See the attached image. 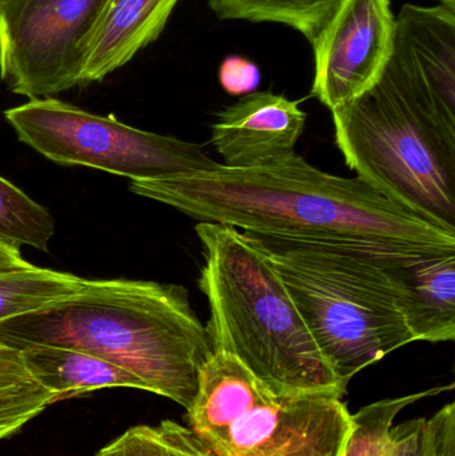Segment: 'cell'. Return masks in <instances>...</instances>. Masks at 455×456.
Wrapping results in <instances>:
<instances>
[{
	"label": "cell",
	"mask_w": 455,
	"mask_h": 456,
	"mask_svg": "<svg viewBox=\"0 0 455 456\" xmlns=\"http://www.w3.org/2000/svg\"><path fill=\"white\" fill-rule=\"evenodd\" d=\"M35 382L55 395L56 403L103 388L147 391L139 378L104 359L72 348L34 346L20 351Z\"/></svg>",
	"instance_id": "14"
},
{
	"label": "cell",
	"mask_w": 455,
	"mask_h": 456,
	"mask_svg": "<svg viewBox=\"0 0 455 456\" xmlns=\"http://www.w3.org/2000/svg\"><path fill=\"white\" fill-rule=\"evenodd\" d=\"M331 114L350 170L401 208L455 232V131L427 114L387 67L373 88Z\"/></svg>",
	"instance_id": "5"
},
{
	"label": "cell",
	"mask_w": 455,
	"mask_h": 456,
	"mask_svg": "<svg viewBox=\"0 0 455 456\" xmlns=\"http://www.w3.org/2000/svg\"><path fill=\"white\" fill-rule=\"evenodd\" d=\"M219 83L227 94L245 96L256 93L261 83V71L254 61L240 55H229L222 61Z\"/></svg>",
	"instance_id": "22"
},
{
	"label": "cell",
	"mask_w": 455,
	"mask_h": 456,
	"mask_svg": "<svg viewBox=\"0 0 455 456\" xmlns=\"http://www.w3.org/2000/svg\"><path fill=\"white\" fill-rule=\"evenodd\" d=\"M27 146L53 162L98 168L131 181H159L219 168L199 144L147 133L55 98L31 99L4 112Z\"/></svg>",
	"instance_id": "7"
},
{
	"label": "cell",
	"mask_w": 455,
	"mask_h": 456,
	"mask_svg": "<svg viewBox=\"0 0 455 456\" xmlns=\"http://www.w3.org/2000/svg\"><path fill=\"white\" fill-rule=\"evenodd\" d=\"M186 414L215 456H344L352 428L342 396L272 393L224 353L206 362Z\"/></svg>",
	"instance_id": "6"
},
{
	"label": "cell",
	"mask_w": 455,
	"mask_h": 456,
	"mask_svg": "<svg viewBox=\"0 0 455 456\" xmlns=\"http://www.w3.org/2000/svg\"><path fill=\"white\" fill-rule=\"evenodd\" d=\"M109 0H0V79L50 98L80 86Z\"/></svg>",
	"instance_id": "8"
},
{
	"label": "cell",
	"mask_w": 455,
	"mask_h": 456,
	"mask_svg": "<svg viewBox=\"0 0 455 456\" xmlns=\"http://www.w3.org/2000/svg\"><path fill=\"white\" fill-rule=\"evenodd\" d=\"M55 403V395L42 386L0 394V442L20 433L27 423Z\"/></svg>",
	"instance_id": "21"
},
{
	"label": "cell",
	"mask_w": 455,
	"mask_h": 456,
	"mask_svg": "<svg viewBox=\"0 0 455 456\" xmlns=\"http://www.w3.org/2000/svg\"><path fill=\"white\" fill-rule=\"evenodd\" d=\"M298 102L262 91L242 96L219 112L211 127V144L230 168H254L296 157L306 126Z\"/></svg>",
	"instance_id": "11"
},
{
	"label": "cell",
	"mask_w": 455,
	"mask_h": 456,
	"mask_svg": "<svg viewBox=\"0 0 455 456\" xmlns=\"http://www.w3.org/2000/svg\"><path fill=\"white\" fill-rule=\"evenodd\" d=\"M405 316L416 342L455 339V254H411L401 260Z\"/></svg>",
	"instance_id": "13"
},
{
	"label": "cell",
	"mask_w": 455,
	"mask_h": 456,
	"mask_svg": "<svg viewBox=\"0 0 455 456\" xmlns=\"http://www.w3.org/2000/svg\"><path fill=\"white\" fill-rule=\"evenodd\" d=\"M0 343L19 351L55 346L91 354L186 411L214 354L183 286L130 279H85L69 297L2 322Z\"/></svg>",
	"instance_id": "2"
},
{
	"label": "cell",
	"mask_w": 455,
	"mask_h": 456,
	"mask_svg": "<svg viewBox=\"0 0 455 456\" xmlns=\"http://www.w3.org/2000/svg\"><path fill=\"white\" fill-rule=\"evenodd\" d=\"M395 456H455V403L393 428Z\"/></svg>",
	"instance_id": "20"
},
{
	"label": "cell",
	"mask_w": 455,
	"mask_h": 456,
	"mask_svg": "<svg viewBox=\"0 0 455 456\" xmlns=\"http://www.w3.org/2000/svg\"><path fill=\"white\" fill-rule=\"evenodd\" d=\"M28 265L18 246L0 240V271L16 270Z\"/></svg>",
	"instance_id": "24"
},
{
	"label": "cell",
	"mask_w": 455,
	"mask_h": 456,
	"mask_svg": "<svg viewBox=\"0 0 455 456\" xmlns=\"http://www.w3.org/2000/svg\"><path fill=\"white\" fill-rule=\"evenodd\" d=\"M55 219L26 192L0 176V240L48 251Z\"/></svg>",
	"instance_id": "19"
},
{
	"label": "cell",
	"mask_w": 455,
	"mask_h": 456,
	"mask_svg": "<svg viewBox=\"0 0 455 456\" xmlns=\"http://www.w3.org/2000/svg\"><path fill=\"white\" fill-rule=\"evenodd\" d=\"M85 281L72 273L31 263L16 270L0 271V323L69 297L79 291Z\"/></svg>",
	"instance_id": "15"
},
{
	"label": "cell",
	"mask_w": 455,
	"mask_h": 456,
	"mask_svg": "<svg viewBox=\"0 0 455 456\" xmlns=\"http://www.w3.org/2000/svg\"><path fill=\"white\" fill-rule=\"evenodd\" d=\"M179 0H109L80 86L102 82L162 34Z\"/></svg>",
	"instance_id": "12"
},
{
	"label": "cell",
	"mask_w": 455,
	"mask_h": 456,
	"mask_svg": "<svg viewBox=\"0 0 455 456\" xmlns=\"http://www.w3.org/2000/svg\"><path fill=\"white\" fill-rule=\"evenodd\" d=\"M199 289L210 305L206 330L214 353L240 362L275 394L331 393L344 398L285 284L256 236L199 222Z\"/></svg>",
	"instance_id": "3"
},
{
	"label": "cell",
	"mask_w": 455,
	"mask_h": 456,
	"mask_svg": "<svg viewBox=\"0 0 455 456\" xmlns=\"http://www.w3.org/2000/svg\"><path fill=\"white\" fill-rule=\"evenodd\" d=\"M451 388L453 386L430 388L400 398L382 399L358 410L355 414L350 415L352 428L344 456L397 455V442L393 436V428L398 414L421 399L438 395Z\"/></svg>",
	"instance_id": "17"
},
{
	"label": "cell",
	"mask_w": 455,
	"mask_h": 456,
	"mask_svg": "<svg viewBox=\"0 0 455 456\" xmlns=\"http://www.w3.org/2000/svg\"><path fill=\"white\" fill-rule=\"evenodd\" d=\"M387 69L427 114L455 131L454 10L403 5Z\"/></svg>",
	"instance_id": "10"
},
{
	"label": "cell",
	"mask_w": 455,
	"mask_h": 456,
	"mask_svg": "<svg viewBox=\"0 0 455 456\" xmlns=\"http://www.w3.org/2000/svg\"><path fill=\"white\" fill-rule=\"evenodd\" d=\"M390 0H339L314 42L312 95L330 111L381 79L394 50Z\"/></svg>",
	"instance_id": "9"
},
{
	"label": "cell",
	"mask_w": 455,
	"mask_h": 456,
	"mask_svg": "<svg viewBox=\"0 0 455 456\" xmlns=\"http://www.w3.org/2000/svg\"><path fill=\"white\" fill-rule=\"evenodd\" d=\"M438 2H440L441 4L445 5V7L455 11V0H438Z\"/></svg>",
	"instance_id": "25"
},
{
	"label": "cell",
	"mask_w": 455,
	"mask_h": 456,
	"mask_svg": "<svg viewBox=\"0 0 455 456\" xmlns=\"http://www.w3.org/2000/svg\"><path fill=\"white\" fill-rule=\"evenodd\" d=\"M95 456H215L186 426L166 419L128 428Z\"/></svg>",
	"instance_id": "18"
},
{
	"label": "cell",
	"mask_w": 455,
	"mask_h": 456,
	"mask_svg": "<svg viewBox=\"0 0 455 456\" xmlns=\"http://www.w3.org/2000/svg\"><path fill=\"white\" fill-rule=\"evenodd\" d=\"M339 0H208L219 19L280 23L301 32L310 43L322 31Z\"/></svg>",
	"instance_id": "16"
},
{
	"label": "cell",
	"mask_w": 455,
	"mask_h": 456,
	"mask_svg": "<svg viewBox=\"0 0 455 456\" xmlns=\"http://www.w3.org/2000/svg\"><path fill=\"white\" fill-rule=\"evenodd\" d=\"M258 239L342 385L416 342L398 267L418 252Z\"/></svg>",
	"instance_id": "4"
},
{
	"label": "cell",
	"mask_w": 455,
	"mask_h": 456,
	"mask_svg": "<svg viewBox=\"0 0 455 456\" xmlns=\"http://www.w3.org/2000/svg\"><path fill=\"white\" fill-rule=\"evenodd\" d=\"M40 385L27 371L20 351L0 343V394L16 393Z\"/></svg>",
	"instance_id": "23"
},
{
	"label": "cell",
	"mask_w": 455,
	"mask_h": 456,
	"mask_svg": "<svg viewBox=\"0 0 455 456\" xmlns=\"http://www.w3.org/2000/svg\"><path fill=\"white\" fill-rule=\"evenodd\" d=\"M130 191L256 238L455 254V232L401 208L360 176L325 173L297 155L264 167L221 165L207 173L131 181Z\"/></svg>",
	"instance_id": "1"
}]
</instances>
